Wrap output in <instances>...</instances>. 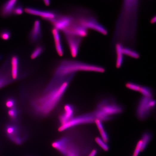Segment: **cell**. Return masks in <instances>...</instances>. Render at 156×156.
Masks as SVG:
<instances>
[{"label":"cell","instance_id":"obj_7","mask_svg":"<svg viewBox=\"0 0 156 156\" xmlns=\"http://www.w3.org/2000/svg\"><path fill=\"white\" fill-rule=\"evenodd\" d=\"M95 120L96 118L93 112L75 117L74 116L66 124L60 126L58 128V131L61 132H64L80 125L94 123Z\"/></svg>","mask_w":156,"mask_h":156},{"label":"cell","instance_id":"obj_27","mask_svg":"<svg viewBox=\"0 0 156 156\" xmlns=\"http://www.w3.org/2000/svg\"><path fill=\"white\" fill-rule=\"evenodd\" d=\"M97 154V151L95 149L92 150L87 156H96Z\"/></svg>","mask_w":156,"mask_h":156},{"label":"cell","instance_id":"obj_22","mask_svg":"<svg viewBox=\"0 0 156 156\" xmlns=\"http://www.w3.org/2000/svg\"><path fill=\"white\" fill-rule=\"evenodd\" d=\"M7 109H9L17 107V101L14 98L9 97L6 99L4 102Z\"/></svg>","mask_w":156,"mask_h":156},{"label":"cell","instance_id":"obj_28","mask_svg":"<svg viewBox=\"0 0 156 156\" xmlns=\"http://www.w3.org/2000/svg\"><path fill=\"white\" fill-rule=\"evenodd\" d=\"M42 1L46 6H50L51 3V0H42Z\"/></svg>","mask_w":156,"mask_h":156},{"label":"cell","instance_id":"obj_5","mask_svg":"<svg viewBox=\"0 0 156 156\" xmlns=\"http://www.w3.org/2000/svg\"><path fill=\"white\" fill-rule=\"evenodd\" d=\"M3 130L5 136L15 145L23 144L28 138V133L18 122L10 121L4 125Z\"/></svg>","mask_w":156,"mask_h":156},{"label":"cell","instance_id":"obj_21","mask_svg":"<svg viewBox=\"0 0 156 156\" xmlns=\"http://www.w3.org/2000/svg\"><path fill=\"white\" fill-rule=\"evenodd\" d=\"M152 134L149 132H145L142 134L140 140L142 142V152L146 148L152 139Z\"/></svg>","mask_w":156,"mask_h":156},{"label":"cell","instance_id":"obj_17","mask_svg":"<svg viewBox=\"0 0 156 156\" xmlns=\"http://www.w3.org/2000/svg\"><path fill=\"white\" fill-rule=\"evenodd\" d=\"M94 123H95L100 133L101 138L106 143H107L109 140V136L104 127L103 122L98 119H96Z\"/></svg>","mask_w":156,"mask_h":156},{"label":"cell","instance_id":"obj_25","mask_svg":"<svg viewBox=\"0 0 156 156\" xmlns=\"http://www.w3.org/2000/svg\"><path fill=\"white\" fill-rule=\"evenodd\" d=\"M24 9L23 8V6L20 3H18L13 9L12 15L14 16H20L22 15L24 12Z\"/></svg>","mask_w":156,"mask_h":156},{"label":"cell","instance_id":"obj_20","mask_svg":"<svg viewBox=\"0 0 156 156\" xmlns=\"http://www.w3.org/2000/svg\"><path fill=\"white\" fill-rule=\"evenodd\" d=\"M19 111L18 107L7 109V115L10 121L13 122H18Z\"/></svg>","mask_w":156,"mask_h":156},{"label":"cell","instance_id":"obj_24","mask_svg":"<svg viewBox=\"0 0 156 156\" xmlns=\"http://www.w3.org/2000/svg\"><path fill=\"white\" fill-rule=\"evenodd\" d=\"M11 37V33L7 29H4L0 32V38L4 41H8Z\"/></svg>","mask_w":156,"mask_h":156},{"label":"cell","instance_id":"obj_26","mask_svg":"<svg viewBox=\"0 0 156 156\" xmlns=\"http://www.w3.org/2000/svg\"><path fill=\"white\" fill-rule=\"evenodd\" d=\"M142 142L141 140L138 142L134 152L133 155L135 156H138L140 152H142Z\"/></svg>","mask_w":156,"mask_h":156},{"label":"cell","instance_id":"obj_23","mask_svg":"<svg viewBox=\"0 0 156 156\" xmlns=\"http://www.w3.org/2000/svg\"><path fill=\"white\" fill-rule=\"evenodd\" d=\"M95 141L97 144L104 150L107 152L109 150V147L107 144V143L104 142L101 138L97 137L95 138Z\"/></svg>","mask_w":156,"mask_h":156},{"label":"cell","instance_id":"obj_6","mask_svg":"<svg viewBox=\"0 0 156 156\" xmlns=\"http://www.w3.org/2000/svg\"><path fill=\"white\" fill-rule=\"evenodd\" d=\"M155 101L153 98L142 97L139 101L136 108L137 117L140 121L146 119L155 108Z\"/></svg>","mask_w":156,"mask_h":156},{"label":"cell","instance_id":"obj_2","mask_svg":"<svg viewBox=\"0 0 156 156\" xmlns=\"http://www.w3.org/2000/svg\"><path fill=\"white\" fill-rule=\"evenodd\" d=\"M74 75L62 78H53L43 92L31 101L33 112L42 117L52 112L62 99Z\"/></svg>","mask_w":156,"mask_h":156},{"label":"cell","instance_id":"obj_14","mask_svg":"<svg viewBox=\"0 0 156 156\" xmlns=\"http://www.w3.org/2000/svg\"><path fill=\"white\" fill-rule=\"evenodd\" d=\"M51 33L54 39L56 52L58 55L61 57L64 55V51L61 41L60 32L57 29L52 28L51 30Z\"/></svg>","mask_w":156,"mask_h":156},{"label":"cell","instance_id":"obj_12","mask_svg":"<svg viewBox=\"0 0 156 156\" xmlns=\"http://www.w3.org/2000/svg\"><path fill=\"white\" fill-rule=\"evenodd\" d=\"M10 61H7L0 68V89L13 83Z\"/></svg>","mask_w":156,"mask_h":156},{"label":"cell","instance_id":"obj_15","mask_svg":"<svg viewBox=\"0 0 156 156\" xmlns=\"http://www.w3.org/2000/svg\"><path fill=\"white\" fill-rule=\"evenodd\" d=\"M10 71L13 81L18 80L19 73V59L16 55L12 56L10 60Z\"/></svg>","mask_w":156,"mask_h":156},{"label":"cell","instance_id":"obj_8","mask_svg":"<svg viewBox=\"0 0 156 156\" xmlns=\"http://www.w3.org/2000/svg\"><path fill=\"white\" fill-rule=\"evenodd\" d=\"M24 11L28 14L39 16L49 22L55 19L60 14L58 12L53 10H39L31 7L25 8Z\"/></svg>","mask_w":156,"mask_h":156},{"label":"cell","instance_id":"obj_10","mask_svg":"<svg viewBox=\"0 0 156 156\" xmlns=\"http://www.w3.org/2000/svg\"><path fill=\"white\" fill-rule=\"evenodd\" d=\"M64 36L72 57L76 58L79 52L84 39L70 35Z\"/></svg>","mask_w":156,"mask_h":156},{"label":"cell","instance_id":"obj_9","mask_svg":"<svg viewBox=\"0 0 156 156\" xmlns=\"http://www.w3.org/2000/svg\"><path fill=\"white\" fill-rule=\"evenodd\" d=\"M72 18L71 14H59L54 19L49 21L53 26L60 32H62L69 28L72 23Z\"/></svg>","mask_w":156,"mask_h":156},{"label":"cell","instance_id":"obj_11","mask_svg":"<svg viewBox=\"0 0 156 156\" xmlns=\"http://www.w3.org/2000/svg\"><path fill=\"white\" fill-rule=\"evenodd\" d=\"M42 37L41 24L38 20H35L33 25L28 35L30 43L35 44H39Z\"/></svg>","mask_w":156,"mask_h":156},{"label":"cell","instance_id":"obj_13","mask_svg":"<svg viewBox=\"0 0 156 156\" xmlns=\"http://www.w3.org/2000/svg\"><path fill=\"white\" fill-rule=\"evenodd\" d=\"M75 108L70 104H66L63 108V112L59 117L60 126L64 125L74 117Z\"/></svg>","mask_w":156,"mask_h":156},{"label":"cell","instance_id":"obj_19","mask_svg":"<svg viewBox=\"0 0 156 156\" xmlns=\"http://www.w3.org/2000/svg\"><path fill=\"white\" fill-rule=\"evenodd\" d=\"M44 50V46L40 44H36L30 54V58L32 60L35 59L41 55Z\"/></svg>","mask_w":156,"mask_h":156},{"label":"cell","instance_id":"obj_16","mask_svg":"<svg viewBox=\"0 0 156 156\" xmlns=\"http://www.w3.org/2000/svg\"><path fill=\"white\" fill-rule=\"evenodd\" d=\"M18 3V0H7L1 8L0 13L1 16L6 18L12 15L13 9Z\"/></svg>","mask_w":156,"mask_h":156},{"label":"cell","instance_id":"obj_1","mask_svg":"<svg viewBox=\"0 0 156 156\" xmlns=\"http://www.w3.org/2000/svg\"><path fill=\"white\" fill-rule=\"evenodd\" d=\"M140 0H123L112 37V47L135 50Z\"/></svg>","mask_w":156,"mask_h":156},{"label":"cell","instance_id":"obj_3","mask_svg":"<svg viewBox=\"0 0 156 156\" xmlns=\"http://www.w3.org/2000/svg\"><path fill=\"white\" fill-rule=\"evenodd\" d=\"M104 71V67L98 65L72 60H64L60 61L56 66L53 78H66L80 71L103 73Z\"/></svg>","mask_w":156,"mask_h":156},{"label":"cell","instance_id":"obj_18","mask_svg":"<svg viewBox=\"0 0 156 156\" xmlns=\"http://www.w3.org/2000/svg\"><path fill=\"white\" fill-rule=\"evenodd\" d=\"M137 92L141 94L142 97L148 98H152L153 97V92L149 87L140 85Z\"/></svg>","mask_w":156,"mask_h":156},{"label":"cell","instance_id":"obj_4","mask_svg":"<svg viewBox=\"0 0 156 156\" xmlns=\"http://www.w3.org/2000/svg\"><path fill=\"white\" fill-rule=\"evenodd\" d=\"M123 111V108L121 105L112 99L106 98L98 103L93 112L96 119L104 122L109 121L113 116L121 114Z\"/></svg>","mask_w":156,"mask_h":156}]
</instances>
